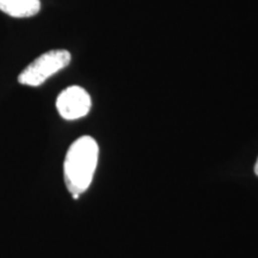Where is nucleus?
Wrapping results in <instances>:
<instances>
[{
	"label": "nucleus",
	"instance_id": "f257e3e1",
	"mask_svg": "<svg viewBox=\"0 0 258 258\" xmlns=\"http://www.w3.org/2000/svg\"><path fill=\"white\" fill-rule=\"evenodd\" d=\"M99 147L88 135L77 139L71 145L63 161V178L73 199H79L91 185L98 164Z\"/></svg>",
	"mask_w": 258,
	"mask_h": 258
},
{
	"label": "nucleus",
	"instance_id": "f03ea898",
	"mask_svg": "<svg viewBox=\"0 0 258 258\" xmlns=\"http://www.w3.org/2000/svg\"><path fill=\"white\" fill-rule=\"evenodd\" d=\"M72 56L66 49H53L36 57L19 73L18 83L37 88L54 74L69 66Z\"/></svg>",
	"mask_w": 258,
	"mask_h": 258
},
{
	"label": "nucleus",
	"instance_id": "7ed1b4c3",
	"mask_svg": "<svg viewBox=\"0 0 258 258\" xmlns=\"http://www.w3.org/2000/svg\"><path fill=\"white\" fill-rule=\"evenodd\" d=\"M91 97L82 86H70L56 98V109L60 116L67 121L85 117L91 110Z\"/></svg>",
	"mask_w": 258,
	"mask_h": 258
},
{
	"label": "nucleus",
	"instance_id": "20e7f679",
	"mask_svg": "<svg viewBox=\"0 0 258 258\" xmlns=\"http://www.w3.org/2000/svg\"><path fill=\"white\" fill-rule=\"evenodd\" d=\"M40 10V0H0V11L15 18L32 17Z\"/></svg>",
	"mask_w": 258,
	"mask_h": 258
},
{
	"label": "nucleus",
	"instance_id": "39448f33",
	"mask_svg": "<svg viewBox=\"0 0 258 258\" xmlns=\"http://www.w3.org/2000/svg\"><path fill=\"white\" fill-rule=\"evenodd\" d=\"M254 173H256V175L258 176V159H257L256 165H254Z\"/></svg>",
	"mask_w": 258,
	"mask_h": 258
}]
</instances>
